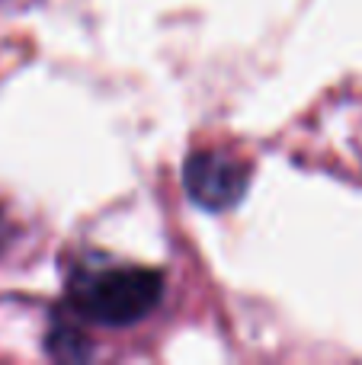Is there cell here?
I'll list each match as a JSON object with an SVG mask.
<instances>
[{"label":"cell","mask_w":362,"mask_h":365,"mask_svg":"<svg viewBox=\"0 0 362 365\" xmlns=\"http://www.w3.org/2000/svg\"><path fill=\"white\" fill-rule=\"evenodd\" d=\"M164 276L148 266H81L68 282V302L81 317L125 327L157 308Z\"/></svg>","instance_id":"cell-1"},{"label":"cell","mask_w":362,"mask_h":365,"mask_svg":"<svg viewBox=\"0 0 362 365\" xmlns=\"http://www.w3.org/2000/svg\"><path fill=\"white\" fill-rule=\"evenodd\" d=\"M247 182L250 167L224 151H199L183 167V186L190 199L209 212H224L234 202H241Z\"/></svg>","instance_id":"cell-2"}]
</instances>
